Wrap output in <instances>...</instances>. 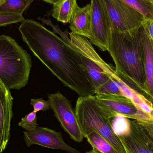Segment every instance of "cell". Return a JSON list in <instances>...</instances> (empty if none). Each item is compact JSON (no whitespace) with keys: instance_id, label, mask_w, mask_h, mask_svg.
Segmentation results:
<instances>
[{"instance_id":"3957f363","label":"cell","mask_w":153,"mask_h":153,"mask_svg":"<svg viewBox=\"0 0 153 153\" xmlns=\"http://www.w3.org/2000/svg\"><path fill=\"white\" fill-rule=\"evenodd\" d=\"M30 55L9 36L0 35V80L9 90H20L28 84Z\"/></svg>"},{"instance_id":"277c9868","label":"cell","mask_w":153,"mask_h":153,"mask_svg":"<svg viewBox=\"0 0 153 153\" xmlns=\"http://www.w3.org/2000/svg\"><path fill=\"white\" fill-rule=\"evenodd\" d=\"M75 113L84 138L92 132L100 135L111 144L118 153H126L111 122V118L98 103L95 96L79 97Z\"/></svg>"},{"instance_id":"44dd1931","label":"cell","mask_w":153,"mask_h":153,"mask_svg":"<svg viewBox=\"0 0 153 153\" xmlns=\"http://www.w3.org/2000/svg\"><path fill=\"white\" fill-rule=\"evenodd\" d=\"M37 112L34 111L30 112L22 119L19 122V126L26 131H34L37 127Z\"/></svg>"},{"instance_id":"cb8c5ba5","label":"cell","mask_w":153,"mask_h":153,"mask_svg":"<svg viewBox=\"0 0 153 153\" xmlns=\"http://www.w3.org/2000/svg\"><path fill=\"white\" fill-rule=\"evenodd\" d=\"M147 137H148V140H149V143L151 146L153 148V137H150L148 134H147Z\"/></svg>"},{"instance_id":"7a4b0ae2","label":"cell","mask_w":153,"mask_h":153,"mask_svg":"<svg viewBox=\"0 0 153 153\" xmlns=\"http://www.w3.org/2000/svg\"><path fill=\"white\" fill-rule=\"evenodd\" d=\"M108 51L115 63V72L123 84L145 98L143 51L139 31L122 32L112 29Z\"/></svg>"},{"instance_id":"ba28073f","label":"cell","mask_w":153,"mask_h":153,"mask_svg":"<svg viewBox=\"0 0 153 153\" xmlns=\"http://www.w3.org/2000/svg\"><path fill=\"white\" fill-rule=\"evenodd\" d=\"M48 102L50 107L64 131L72 139L77 143H82L84 137L71 102L60 92L48 94Z\"/></svg>"},{"instance_id":"d6986e66","label":"cell","mask_w":153,"mask_h":153,"mask_svg":"<svg viewBox=\"0 0 153 153\" xmlns=\"http://www.w3.org/2000/svg\"><path fill=\"white\" fill-rule=\"evenodd\" d=\"M121 84L116 79L111 78L107 82L96 89L95 95H116L125 96Z\"/></svg>"},{"instance_id":"603a6c76","label":"cell","mask_w":153,"mask_h":153,"mask_svg":"<svg viewBox=\"0 0 153 153\" xmlns=\"http://www.w3.org/2000/svg\"><path fill=\"white\" fill-rule=\"evenodd\" d=\"M145 30L147 32L148 35L153 39V21H146V22L143 26Z\"/></svg>"},{"instance_id":"8fae6325","label":"cell","mask_w":153,"mask_h":153,"mask_svg":"<svg viewBox=\"0 0 153 153\" xmlns=\"http://www.w3.org/2000/svg\"><path fill=\"white\" fill-rule=\"evenodd\" d=\"M24 140L27 147L34 145L47 148L65 151L69 153H81L64 141L62 133L47 128L37 127L32 131L24 132Z\"/></svg>"},{"instance_id":"6da1fadb","label":"cell","mask_w":153,"mask_h":153,"mask_svg":"<svg viewBox=\"0 0 153 153\" xmlns=\"http://www.w3.org/2000/svg\"><path fill=\"white\" fill-rule=\"evenodd\" d=\"M19 30L34 55L65 85L79 97L95 96L82 57L69 42L34 20H25Z\"/></svg>"},{"instance_id":"52a82bcc","label":"cell","mask_w":153,"mask_h":153,"mask_svg":"<svg viewBox=\"0 0 153 153\" xmlns=\"http://www.w3.org/2000/svg\"><path fill=\"white\" fill-rule=\"evenodd\" d=\"M111 22V29L122 32L138 31L146 20L122 0H104Z\"/></svg>"},{"instance_id":"5b68a950","label":"cell","mask_w":153,"mask_h":153,"mask_svg":"<svg viewBox=\"0 0 153 153\" xmlns=\"http://www.w3.org/2000/svg\"><path fill=\"white\" fill-rule=\"evenodd\" d=\"M39 20L52 27L54 32L59 34L61 37L69 42L79 52L87 74L95 87V91L111 78L116 79L120 83L123 84L117 76L115 68L107 63L100 57L88 39L72 32L69 33V37L67 30L62 31L58 26L53 24L50 20L41 18Z\"/></svg>"},{"instance_id":"7402d4cb","label":"cell","mask_w":153,"mask_h":153,"mask_svg":"<svg viewBox=\"0 0 153 153\" xmlns=\"http://www.w3.org/2000/svg\"><path fill=\"white\" fill-rule=\"evenodd\" d=\"M30 104L33 107L34 111L36 112L39 111H46L50 108L48 102L41 98L31 99Z\"/></svg>"},{"instance_id":"d4e9b609","label":"cell","mask_w":153,"mask_h":153,"mask_svg":"<svg viewBox=\"0 0 153 153\" xmlns=\"http://www.w3.org/2000/svg\"><path fill=\"white\" fill-rule=\"evenodd\" d=\"M86 153H102L99 152V151H97V150H95V149H92L91 151H90V152H87Z\"/></svg>"},{"instance_id":"9a60e30c","label":"cell","mask_w":153,"mask_h":153,"mask_svg":"<svg viewBox=\"0 0 153 153\" xmlns=\"http://www.w3.org/2000/svg\"><path fill=\"white\" fill-rule=\"evenodd\" d=\"M53 5L52 15L57 21L70 23L77 5L76 0H44Z\"/></svg>"},{"instance_id":"ffe728a7","label":"cell","mask_w":153,"mask_h":153,"mask_svg":"<svg viewBox=\"0 0 153 153\" xmlns=\"http://www.w3.org/2000/svg\"><path fill=\"white\" fill-rule=\"evenodd\" d=\"M25 20L22 14L14 13L0 12V27L6 26L18 22L22 23Z\"/></svg>"},{"instance_id":"7c38bea8","label":"cell","mask_w":153,"mask_h":153,"mask_svg":"<svg viewBox=\"0 0 153 153\" xmlns=\"http://www.w3.org/2000/svg\"><path fill=\"white\" fill-rule=\"evenodd\" d=\"M13 102L10 90L0 80V153L6 149L10 137Z\"/></svg>"},{"instance_id":"9c48e42d","label":"cell","mask_w":153,"mask_h":153,"mask_svg":"<svg viewBox=\"0 0 153 153\" xmlns=\"http://www.w3.org/2000/svg\"><path fill=\"white\" fill-rule=\"evenodd\" d=\"M91 44L102 51H108L111 34V25L104 0H92Z\"/></svg>"},{"instance_id":"484cf974","label":"cell","mask_w":153,"mask_h":153,"mask_svg":"<svg viewBox=\"0 0 153 153\" xmlns=\"http://www.w3.org/2000/svg\"><path fill=\"white\" fill-rule=\"evenodd\" d=\"M5 1V0H0V5L2 4Z\"/></svg>"},{"instance_id":"5bb4252c","label":"cell","mask_w":153,"mask_h":153,"mask_svg":"<svg viewBox=\"0 0 153 153\" xmlns=\"http://www.w3.org/2000/svg\"><path fill=\"white\" fill-rule=\"evenodd\" d=\"M91 2L83 7L76 5L70 23V28L74 34L91 39Z\"/></svg>"},{"instance_id":"e0dca14e","label":"cell","mask_w":153,"mask_h":153,"mask_svg":"<svg viewBox=\"0 0 153 153\" xmlns=\"http://www.w3.org/2000/svg\"><path fill=\"white\" fill-rule=\"evenodd\" d=\"M142 14L147 21H153V0H122Z\"/></svg>"},{"instance_id":"30bf717a","label":"cell","mask_w":153,"mask_h":153,"mask_svg":"<svg viewBox=\"0 0 153 153\" xmlns=\"http://www.w3.org/2000/svg\"><path fill=\"white\" fill-rule=\"evenodd\" d=\"M125 120L123 128L117 134L126 152L153 153V148L144 129L134 120L127 118Z\"/></svg>"},{"instance_id":"ac0fdd59","label":"cell","mask_w":153,"mask_h":153,"mask_svg":"<svg viewBox=\"0 0 153 153\" xmlns=\"http://www.w3.org/2000/svg\"><path fill=\"white\" fill-rule=\"evenodd\" d=\"M34 0H10L0 5V12L22 14Z\"/></svg>"},{"instance_id":"8992f818","label":"cell","mask_w":153,"mask_h":153,"mask_svg":"<svg viewBox=\"0 0 153 153\" xmlns=\"http://www.w3.org/2000/svg\"><path fill=\"white\" fill-rule=\"evenodd\" d=\"M99 105L111 118L121 117L138 123L151 137H153V118L139 107L131 99L125 96L95 95Z\"/></svg>"},{"instance_id":"2e32d148","label":"cell","mask_w":153,"mask_h":153,"mask_svg":"<svg viewBox=\"0 0 153 153\" xmlns=\"http://www.w3.org/2000/svg\"><path fill=\"white\" fill-rule=\"evenodd\" d=\"M88 143L93 149L102 153H118L111 144L102 136L95 132H92L86 135Z\"/></svg>"},{"instance_id":"4fadbf2b","label":"cell","mask_w":153,"mask_h":153,"mask_svg":"<svg viewBox=\"0 0 153 153\" xmlns=\"http://www.w3.org/2000/svg\"><path fill=\"white\" fill-rule=\"evenodd\" d=\"M139 34L143 51L146 77L144 93L145 98L153 105V39L143 27L139 30Z\"/></svg>"}]
</instances>
